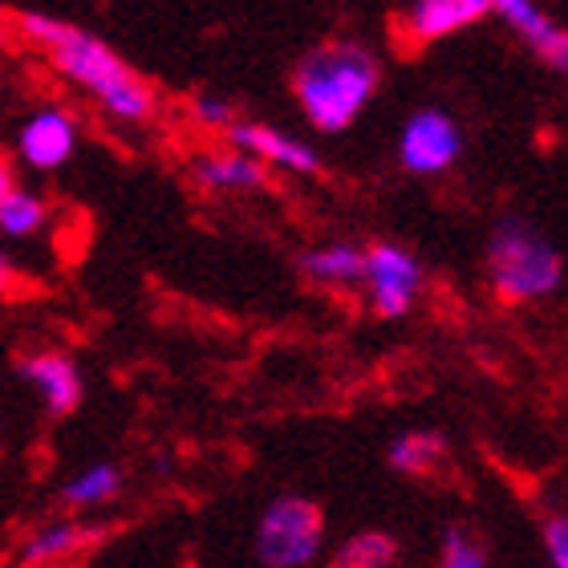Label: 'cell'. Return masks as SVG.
Wrapping results in <instances>:
<instances>
[{
  "mask_svg": "<svg viewBox=\"0 0 568 568\" xmlns=\"http://www.w3.org/2000/svg\"><path fill=\"white\" fill-rule=\"evenodd\" d=\"M85 528L78 520H53V524H41L29 540H24L21 548V560L29 568H49V565H58V560L73 557L78 548L85 545Z\"/></svg>",
  "mask_w": 568,
  "mask_h": 568,
  "instance_id": "obj_14",
  "label": "cell"
},
{
  "mask_svg": "<svg viewBox=\"0 0 568 568\" xmlns=\"http://www.w3.org/2000/svg\"><path fill=\"white\" fill-rule=\"evenodd\" d=\"M17 374H21L29 386L37 390V398L45 403V410L53 418L73 415L85 398V382L82 369L70 354H58V349H37V354H24L17 362Z\"/></svg>",
  "mask_w": 568,
  "mask_h": 568,
  "instance_id": "obj_10",
  "label": "cell"
},
{
  "mask_svg": "<svg viewBox=\"0 0 568 568\" xmlns=\"http://www.w3.org/2000/svg\"><path fill=\"white\" fill-rule=\"evenodd\" d=\"M78 142H82V126L70 110L61 106H37L29 119L17 126V159H21L29 171H41V175H53L78 154Z\"/></svg>",
  "mask_w": 568,
  "mask_h": 568,
  "instance_id": "obj_7",
  "label": "cell"
},
{
  "mask_svg": "<svg viewBox=\"0 0 568 568\" xmlns=\"http://www.w3.org/2000/svg\"><path fill=\"white\" fill-rule=\"evenodd\" d=\"M491 17H499V21L508 24L511 33L520 37L524 45L532 49L552 73L568 70V33L565 24L552 21L545 0H496Z\"/></svg>",
  "mask_w": 568,
  "mask_h": 568,
  "instance_id": "obj_11",
  "label": "cell"
},
{
  "mask_svg": "<svg viewBox=\"0 0 568 568\" xmlns=\"http://www.w3.org/2000/svg\"><path fill=\"white\" fill-rule=\"evenodd\" d=\"M227 146L261 159L264 166H276V171H288V175H321V154L313 142L296 139V134L281 131V126H268V122H252V119H232V126L224 131Z\"/></svg>",
  "mask_w": 568,
  "mask_h": 568,
  "instance_id": "obj_9",
  "label": "cell"
},
{
  "mask_svg": "<svg viewBox=\"0 0 568 568\" xmlns=\"http://www.w3.org/2000/svg\"><path fill=\"white\" fill-rule=\"evenodd\" d=\"M187 114H191V122H195L200 131L224 134L227 126H232V119H236V106H232L224 94H195V98H191Z\"/></svg>",
  "mask_w": 568,
  "mask_h": 568,
  "instance_id": "obj_20",
  "label": "cell"
},
{
  "mask_svg": "<svg viewBox=\"0 0 568 568\" xmlns=\"http://www.w3.org/2000/svg\"><path fill=\"white\" fill-rule=\"evenodd\" d=\"M17 284H21V276H17V264L0 252V301H9V296L17 293Z\"/></svg>",
  "mask_w": 568,
  "mask_h": 568,
  "instance_id": "obj_22",
  "label": "cell"
},
{
  "mask_svg": "<svg viewBox=\"0 0 568 568\" xmlns=\"http://www.w3.org/2000/svg\"><path fill=\"white\" fill-rule=\"evenodd\" d=\"M0 430H4V415H0Z\"/></svg>",
  "mask_w": 568,
  "mask_h": 568,
  "instance_id": "obj_25",
  "label": "cell"
},
{
  "mask_svg": "<svg viewBox=\"0 0 568 568\" xmlns=\"http://www.w3.org/2000/svg\"><path fill=\"white\" fill-rule=\"evenodd\" d=\"M49 224V200L29 187L12 183L9 195L0 200V236L9 240H33L41 236Z\"/></svg>",
  "mask_w": 568,
  "mask_h": 568,
  "instance_id": "obj_16",
  "label": "cell"
},
{
  "mask_svg": "<svg viewBox=\"0 0 568 568\" xmlns=\"http://www.w3.org/2000/svg\"><path fill=\"white\" fill-rule=\"evenodd\" d=\"M386 459H390L394 471L403 475H430L447 459V438L438 430H406L390 443Z\"/></svg>",
  "mask_w": 568,
  "mask_h": 568,
  "instance_id": "obj_15",
  "label": "cell"
},
{
  "mask_svg": "<svg viewBox=\"0 0 568 568\" xmlns=\"http://www.w3.org/2000/svg\"><path fill=\"white\" fill-rule=\"evenodd\" d=\"M463 154V131L447 110H415L398 134V163L418 179L443 175L459 163Z\"/></svg>",
  "mask_w": 568,
  "mask_h": 568,
  "instance_id": "obj_6",
  "label": "cell"
},
{
  "mask_svg": "<svg viewBox=\"0 0 568 568\" xmlns=\"http://www.w3.org/2000/svg\"><path fill=\"white\" fill-rule=\"evenodd\" d=\"M398 565V540L390 532L366 528L342 540V548L333 552L329 568H394Z\"/></svg>",
  "mask_w": 568,
  "mask_h": 568,
  "instance_id": "obj_17",
  "label": "cell"
},
{
  "mask_svg": "<svg viewBox=\"0 0 568 568\" xmlns=\"http://www.w3.org/2000/svg\"><path fill=\"white\" fill-rule=\"evenodd\" d=\"M545 557L548 568H568V520L565 511H552L545 520Z\"/></svg>",
  "mask_w": 568,
  "mask_h": 568,
  "instance_id": "obj_21",
  "label": "cell"
},
{
  "mask_svg": "<svg viewBox=\"0 0 568 568\" xmlns=\"http://www.w3.org/2000/svg\"><path fill=\"white\" fill-rule=\"evenodd\" d=\"M191 175L203 191L212 195H252V191L268 187V166L252 154L236 151V146H224V151H203L195 163H191Z\"/></svg>",
  "mask_w": 568,
  "mask_h": 568,
  "instance_id": "obj_12",
  "label": "cell"
},
{
  "mask_svg": "<svg viewBox=\"0 0 568 568\" xmlns=\"http://www.w3.org/2000/svg\"><path fill=\"white\" fill-rule=\"evenodd\" d=\"M12 29H17L21 41L41 49L49 65L73 90H82L110 122L146 126L159 114L154 85L134 70L131 61H122L102 37L90 33V29H78V24L45 17V12H21V17H12Z\"/></svg>",
  "mask_w": 568,
  "mask_h": 568,
  "instance_id": "obj_1",
  "label": "cell"
},
{
  "mask_svg": "<svg viewBox=\"0 0 568 568\" xmlns=\"http://www.w3.org/2000/svg\"><path fill=\"white\" fill-rule=\"evenodd\" d=\"M382 85V61L362 41H321L296 61L293 94L308 126L321 134L349 131Z\"/></svg>",
  "mask_w": 568,
  "mask_h": 568,
  "instance_id": "obj_2",
  "label": "cell"
},
{
  "mask_svg": "<svg viewBox=\"0 0 568 568\" xmlns=\"http://www.w3.org/2000/svg\"><path fill=\"white\" fill-rule=\"evenodd\" d=\"M423 264L410 248L403 244H390V240H378L366 248V301L374 308V317L382 321H398L406 317L415 301L423 296Z\"/></svg>",
  "mask_w": 568,
  "mask_h": 568,
  "instance_id": "obj_5",
  "label": "cell"
},
{
  "mask_svg": "<svg viewBox=\"0 0 568 568\" xmlns=\"http://www.w3.org/2000/svg\"><path fill=\"white\" fill-rule=\"evenodd\" d=\"M9 33H12V21H9V12L0 9V41H4Z\"/></svg>",
  "mask_w": 568,
  "mask_h": 568,
  "instance_id": "obj_24",
  "label": "cell"
},
{
  "mask_svg": "<svg viewBox=\"0 0 568 568\" xmlns=\"http://www.w3.org/2000/svg\"><path fill=\"white\" fill-rule=\"evenodd\" d=\"M438 568H487L484 540L471 528L450 524L447 532H443V548H438Z\"/></svg>",
  "mask_w": 568,
  "mask_h": 568,
  "instance_id": "obj_19",
  "label": "cell"
},
{
  "mask_svg": "<svg viewBox=\"0 0 568 568\" xmlns=\"http://www.w3.org/2000/svg\"><path fill=\"white\" fill-rule=\"evenodd\" d=\"M491 293L504 305H536L565 288V256L552 240L520 215H508L491 227L484 252Z\"/></svg>",
  "mask_w": 568,
  "mask_h": 568,
  "instance_id": "obj_3",
  "label": "cell"
},
{
  "mask_svg": "<svg viewBox=\"0 0 568 568\" xmlns=\"http://www.w3.org/2000/svg\"><path fill=\"white\" fill-rule=\"evenodd\" d=\"M301 276L321 284V288H357L366 276V248L349 244V240L317 244L301 256Z\"/></svg>",
  "mask_w": 568,
  "mask_h": 568,
  "instance_id": "obj_13",
  "label": "cell"
},
{
  "mask_svg": "<svg viewBox=\"0 0 568 568\" xmlns=\"http://www.w3.org/2000/svg\"><path fill=\"white\" fill-rule=\"evenodd\" d=\"M12 183H17V179H12V163H9V154L0 151V200H4V195H9V187Z\"/></svg>",
  "mask_w": 568,
  "mask_h": 568,
  "instance_id": "obj_23",
  "label": "cell"
},
{
  "mask_svg": "<svg viewBox=\"0 0 568 568\" xmlns=\"http://www.w3.org/2000/svg\"><path fill=\"white\" fill-rule=\"evenodd\" d=\"M252 548L264 568H313L325 552V511L308 496L268 499Z\"/></svg>",
  "mask_w": 568,
  "mask_h": 568,
  "instance_id": "obj_4",
  "label": "cell"
},
{
  "mask_svg": "<svg viewBox=\"0 0 568 568\" xmlns=\"http://www.w3.org/2000/svg\"><path fill=\"white\" fill-rule=\"evenodd\" d=\"M122 491V467L119 463H94L61 487V499L70 508H98V504H110V499Z\"/></svg>",
  "mask_w": 568,
  "mask_h": 568,
  "instance_id": "obj_18",
  "label": "cell"
},
{
  "mask_svg": "<svg viewBox=\"0 0 568 568\" xmlns=\"http://www.w3.org/2000/svg\"><path fill=\"white\" fill-rule=\"evenodd\" d=\"M496 0H410L403 17L394 21V37L406 49H426L435 41H447L450 33H463L491 17Z\"/></svg>",
  "mask_w": 568,
  "mask_h": 568,
  "instance_id": "obj_8",
  "label": "cell"
}]
</instances>
